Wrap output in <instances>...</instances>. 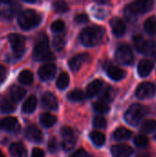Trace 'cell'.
<instances>
[{
	"label": "cell",
	"instance_id": "cell-15",
	"mask_svg": "<svg viewBox=\"0 0 156 157\" xmlns=\"http://www.w3.org/2000/svg\"><path fill=\"white\" fill-rule=\"evenodd\" d=\"M110 27L112 29L113 33L118 37L124 35V33L126 31L125 22L120 17H113L110 20Z\"/></svg>",
	"mask_w": 156,
	"mask_h": 157
},
{
	"label": "cell",
	"instance_id": "cell-40",
	"mask_svg": "<svg viewBox=\"0 0 156 157\" xmlns=\"http://www.w3.org/2000/svg\"><path fill=\"white\" fill-rule=\"evenodd\" d=\"M93 124L96 128L104 129L107 126V121L102 117H96L93 121Z\"/></svg>",
	"mask_w": 156,
	"mask_h": 157
},
{
	"label": "cell",
	"instance_id": "cell-7",
	"mask_svg": "<svg viewBox=\"0 0 156 157\" xmlns=\"http://www.w3.org/2000/svg\"><path fill=\"white\" fill-rule=\"evenodd\" d=\"M133 41L136 49L144 54H151L155 50V43L153 40H146L141 35H135L133 37Z\"/></svg>",
	"mask_w": 156,
	"mask_h": 157
},
{
	"label": "cell",
	"instance_id": "cell-8",
	"mask_svg": "<svg viewBox=\"0 0 156 157\" xmlns=\"http://www.w3.org/2000/svg\"><path fill=\"white\" fill-rule=\"evenodd\" d=\"M115 56H116V60L121 64H131L133 62L132 51L127 45H122L119 47Z\"/></svg>",
	"mask_w": 156,
	"mask_h": 157
},
{
	"label": "cell",
	"instance_id": "cell-13",
	"mask_svg": "<svg viewBox=\"0 0 156 157\" xmlns=\"http://www.w3.org/2000/svg\"><path fill=\"white\" fill-rule=\"evenodd\" d=\"M41 103H42L43 107L47 109L55 110L58 108V100H57L56 97L51 92L44 93V95L42 96V98H41Z\"/></svg>",
	"mask_w": 156,
	"mask_h": 157
},
{
	"label": "cell",
	"instance_id": "cell-26",
	"mask_svg": "<svg viewBox=\"0 0 156 157\" xmlns=\"http://www.w3.org/2000/svg\"><path fill=\"white\" fill-rule=\"evenodd\" d=\"M131 132L124 127H120L119 129H117L114 133H113V137L115 140L117 141H121V140H126L129 139L131 136Z\"/></svg>",
	"mask_w": 156,
	"mask_h": 157
},
{
	"label": "cell",
	"instance_id": "cell-44",
	"mask_svg": "<svg viewBox=\"0 0 156 157\" xmlns=\"http://www.w3.org/2000/svg\"><path fill=\"white\" fill-rule=\"evenodd\" d=\"M74 20L76 23H86L88 20V17L86 14H78L75 16Z\"/></svg>",
	"mask_w": 156,
	"mask_h": 157
},
{
	"label": "cell",
	"instance_id": "cell-37",
	"mask_svg": "<svg viewBox=\"0 0 156 157\" xmlns=\"http://www.w3.org/2000/svg\"><path fill=\"white\" fill-rule=\"evenodd\" d=\"M64 43H65V41H64L63 37H62V36H56L53 39V43L52 44H53V47H54V49L56 51H61V50L63 49Z\"/></svg>",
	"mask_w": 156,
	"mask_h": 157
},
{
	"label": "cell",
	"instance_id": "cell-14",
	"mask_svg": "<svg viewBox=\"0 0 156 157\" xmlns=\"http://www.w3.org/2000/svg\"><path fill=\"white\" fill-rule=\"evenodd\" d=\"M132 149L126 144L114 145L111 148V154L113 157H130L132 155Z\"/></svg>",
	"mask_w": 156,
	"mask_h": 157
},
{
	"label": "cell",
	"instance_id": "cell-29",
	"mask_svg": "<svg viewBox=\"0 0 156 157\" xmlns=\"http://www.w3.org/2000/svg\"><path fill=\"white\" fill-rule=\"evenodd\" d=\"M144 29L145 31L150 34L153 35L156 32V17H150L148 19H146V21L144 22Z\"/></svg>",
	"mask_w": 156,
	"mask_h": 157
},
{
	"label": "cell",
	"instance_id": "cell-27",
	"mask_svg": "<svg viewBox=\"0 0 156 157\" xmlns=\"http://www.w3.org/2000/svg\"><path fill=\"white\" fill-rule=\"evenodd\" d=\"M40 121L41 125H43L46 128H49V127H51L55 124L56 118L50 113H43L42 115H40Z\"/></svg>",
	"mask_w": 156,
	"mask_h": 157
},
{
	"label": "cell",
	"instance_id": "cell-46",
	"mask_svg": "<svg viewBox=\"0 0 156 157\" xmlns=\"http://www.w3.org/2000/svg\"><path fill=\"white\" fill-rule=\"evenodd\" d=\"M44 152L40 148H34L31 153V157H43Z\"/></svg>",
	"mask_w": 156,
	"mask_h": 157
},
{
	"label": "cell",
	"instance_id": "cell-30",
	"mask_svg": "<svg viewBox=\"0 0 156 157\" xmlns=\"http://www.w3.org/2000/svg\"><path fill=\"white\" fill-rule=\"evenodd\" d=\"M18 80L24 85H30L33 81V75L29 70H23L18 75Z\"/></svg>",
	"mask_w": 156,
	"mask_h": 157
},
{
	"label": "cell",
	"instance_id": "cell-16",
	"mask_svg": "<svg viewBox=\"0 0 156 157\" xmlns=\"http://www.w3.org/2000/svg\"><path fill=\"white\" fill-rule=\"evenodd\" d=\"M87 60H88V54L86 53L77 54L69 61V66L72 71H78Z\"/></svg>",
	"mask_w": 156,
	"mask_h": 157
},
{
	"label": "cell",
	"instance_id": "cell-6",
	"mask_svg": "<svg viewBox=\"0 0 156 157\" xmlns=\"http://www.w3.org/2000/svg\"><path fill=\"white\" fill-rule=\"evenodd\" d=\"M8 40L17 58H20L25 50V38L17 33H12L8 36Z\"/></svg>",
	"mask_w": 156,
	"mask_h": 157
},
{
	"label": "cell",
	"instance_id": "cell-36",
	"mask_svg": "<svg viewBox=\"0 0 156 157\" xmlns=\"http://www.w3.org/2000/svg\"><path fill=\"white\" fill-rule=\"evenodd\" d=\"M134 144L138 146V147H144L146 145H148L149 144V139L145 136V135H138L135 137L134 139Z\"/></svg>",
	"mask_w": 156,
	"mask_h": 157
},
{
	"label": "cell",
	"instance_id": "cell-25",
	"mask_svg": "<svg viewBox=\"0 0 156 157\" xmlns=\"http://www.w3.org/2000/svg\"><path fill=\"white\" fill-rule=\"evenodd\" d=\"M37 107V98L35 96H30L27 98L22 106V110L25 113H31Z\"/></svg>",
	"mask_w": 156,
	"mask_h": 157
},
{
	"label": "cell",
	"instance_id": "cell-34",
	"mask_svg": "<svg viewBox=\"0 0 156 157\" xmlns=\"http://www.w3.org/2000/svg\"><path fill=\"white\" fill-rule=\"evenodd\" d=\"M156 129V121L154 120H150L147 121L143 123L142 127V132L145 133H151Z\"/></svg>",
	"mask_w": 156,
	"mask_h": 157
},
{
	"label": "cell",
	"instance_id": "cell-32",
	"mask_svg": "<svg viewBox=\"0 0 156 157\" xmlns=\"http://www.w3.org/2000/svg\"><path fill=\"white\" fill-rule=\"evenodd\" d=\"M69 80H70V78H69L68 74L65 73V72L62 73L59 75V77L57 79V82H56L57 87L59 89H64V88H66L68 86V85H69Z\"/></svg>",
	"mask_w": 156,
	"mask_h": 157
},
{
	"label": "cell",
	"instance_id": "cell-21",
	"mask_svg": "<svg viewBox=\"0 0 156 157\" xmlns=\"http://www.w3.org/2000/svg\"><path fill=\"white\" fill-rule=\"evenodd\" d=\"M103 86V82L100 79H97L92 81L86 88V96L89 98L94 97L97 93H98Z\"/></svg>",
	"mask_w": 156,
	"mask_h": 157
},
{
	"label": "cell",
	"instance_id": "cell-19",
	"mask_svg": "<svg viewBox=\"0 0 156 157\" xmlns=\"http://www.w3.org/2000/svg\"><path fill=\"white\" fill-rule=\"evenodd\" d=\"M154 68V63L150 60H142L138 65V73L140 76L146 77Z\"/></svg>",
	"mask_w": 156,
	"mask_h": 157
},
{
	"label": "cell",
	"instance_id": "cell-49",
	"mask_svg": "<svg viewBox=\"0 0 156 157\" xmlns=\"http://www.w3.org/2000/svg\"><path fill=\"white\" fill-rule=\"evenodd\" d=\"M154 139L156 140V133H155V135H154Z\"/></svg>",
	"mask_w": 156,
	"mask_h": 157
},
{
	"label": "cell",
	"instance_id": "cell-10",
	"mask_svg": "<svg viewBox=\"0 0 156 157\" xmlns=\"http://www.w3.org/2000/svg\"><path fill=\"white\" fill-rule=\"evenodd\" d=\"M0 128L10 132H16L20 129V125L16 118L7 117L0 121Z\"/></svg>",
	"mask_w": 156,
	"mask_h": 157
},
{
	"label": "cell",
	"instance_id": "cell-33",
	"mask_svg": "<svg viewBox=\"0 0 156 157\" xmlns=\"http://www.w3.org/2000/svg\"><path fill=\"white\" fill-rule=\"evenodd\" d=\"M93 109L95 111L98 112V113H101V114H104V113H107L108 112L109 110V106L108 103H105V102H102V101H96L93 103Z\"/></svg>",
	"mask_w": 156,
	"mask_h": 157
},
{
	"label": "cell",
	"instance_id": "cell-5",
	"mask_svg": "<svg viewBox=\"0 0 156 157\" xmlns=\"http://www.w3.org/2000/svg\"><path fill=\"white\" fill-rule=\"evenodd\" d=\"M154 6V2L153 1H136L133 2L131 4H130L127 7H126V14L125 16L129 17V16H136L139 13H145L149 10L152 9Z\"/></svg>",
	"mask_w": 156,
	"mask_h": 157
},
{
	"label": "cell",
	"instance_id": "cell-2",
	"mask_svg": "<svg viewBox=\"0 0 156 157\" xmlns=\"http://www.w3.org/2000/svg\"><path fill=\"white\" fill-rule=\"evenodd\" d=\"M104 29L98 26L87 27L80 34V40L86 46H95L99 44L104 37Z\"/></svg>",
	"mask_w": 156,
	"mask_h": 157
},
{
	"label": "cell",
	"instance_id": "cell-35",
	"mask_svg": "<svg viewBox=\"0 0 156 157\" xmlns=\"http://www.w3.org/2000/svg\"><path fill=\"white\" fill-rule=\"evenodd\" d=\"M75 138L74 137H72V138H68V139H63V142L62 144V146L63 148L64 151H70L72 150L74 145H75Z\"/></svg>",
	"mask_w": 156,
	"mask_h": 157
},
{
	"label": "cell",
	"instance_id": "cell-20",
	"mask_svg": "<svg viewBox=\"0 0 156 157\" xmlns=\"http://www.w3.org/2000/svg\"><path fill=\"white\" fill-rule=\"evenodd\" d=\"M108 76L115 80V81H119V80H121L122 78L125 77V71L122 70L121 68L118 67V66H114V65H111L108 68Z\"/></svg>",
	"mask_w": 156,
	"mask_h": 157
},
{
	"label": "cell",
	"instance_id": "cell-22",
	"mask_svg": "<svg viewBox=\"0 0 156 157\" xmlns=\"http://www.w3.org/2000/svg\"><path fill=\"white\" fill-rule=\"evenodd\" d=\"M10 155L14 157H25L26 156V149L21 143H14L9 147Z\"/></svg>",
	"mask_w": 156,
	"mask_h": 157
},
{
	"label": "cell",
	"instance_id": "cell-48",
	"mask_svg": "<svg viewBox=\"0 0 156 157\" xmlns=\"http://www.w3.org/2000/svg\"><path fill=\"white\" fill-rule=\"evenodd\" d=\"M0 157H5V155L3 154V152L0 150Z\"/></svg>",
	"mask_w": 156,
	"mask_h": 157
},
{
	"label": "cell",
	"instance_id": "cell-4",
	"mask_svg": "<svg viewBox=\"0 0 156 157\" xmlns=\"http://www.w3.org/2000/svg\"><path fill=\"white\" fill-rule=\"evenodd\" d=\"M148 109L141 104H134L125 113V121L131 126H136L147 113Z\"/></svg>",
	"mask_w": 156,
	"mask_h": 157
},
{
	"label": "cell",
	"instance_id": "cell-31",
	"mask_svg": "<svg viewBox=\"0 0 156 157\" xmlns=\"http://www.w3.org/2000/svg\"><path fill=\"white\" fill-rule=\"evenodd\" d=\"M67 98L68 99H70L71 101H82L85 99L86 95L85 93L80 90V89H75V90H72L67 94Z\"/></svg>",
	"mask_w": 156,
	"mask_h": 157
},
{
	"label": "cell",
	"instance_id": "cell-45",
	"mask_svg": "<svg viewBox=\"0 0 156 157\" xmlns=\"http://www.w3.org/2000/svg\"><path fill=\"white\" fill-rule=\"evenodd\" d=\"M6 74H7L6 68L0 64V85L5 81V79L6 77Z\"/></svg>",
	"mask_w": 156,
	"mask_h": 157
},
{
	"label": "cell",
	"instance_id": "cell-11",
	"mask_svg": "<svg viewBox=\"0 0 156 157\" xmlns=\"http://www.w3.org/2000/svg\"><path fill=\"white\" fill-rule=\"evenodd\" d=\"M56 74V66L52 63H45L39 69V76L41 80L47 81L51 79Z\"/></svg>",
	"mask_w": 156,
	"mask_h": 157
},
{
	"label": "cell",
	"instance_id": "cell-12",
	"mask_svg": "<svg viewBox=\"0 0 156 157\" xmlns=\"http://www.w3.org/2000/svg\"><path fill=\"white\" fill-rule=\"evenodd\" d=\"M25 135L28 140L34 143H40L43 139L41 131L36 125H29L26 130Z\"/></svg>",
	"mask_w": 156,
	"mask_h": 157
},
{
	"label": "cell",
	"instance_id": "cell-9",
	"mask_svg": "<svg viewBox=\"0 0 156 157\" xmlns=\"http://www.w3.org/2000/svg\"><path fill=\"white\" fill-rule=\"evenodd\" d=\"M156 92V86L153 83H149V82H144L143 84H141L137 90H136V96L139 98H150L152 97H154V95Z\"/></svg>",
	"mask_w": 156,
	"mask_h": 157
},
{
	"label": "cell",
	"instance_id": "cell-38",
	"mask_svg": "<svg viewBox=\"0 0 156 157\" xmlns=\"http://www.w3.org/2000/svg\"><path fill=\"white\" fill-rule=\"evenodd\" d=\"M65 25H64V22L61 19H58V20H55L54 22H52V24L51 25V29L52 31L54 32H60L62 31L63 29H64Z\"/></svg>",
	"mask_w": 156,
	"mask_h": 157
},
{
	"label": "cell",
	"instance_id": "cell-28",
	"mask_svg": "<svg viewBox=\"0 0 156 157\" xmlns=\"http://www.w3.org/2000/svg\"><path fill=\"white\" fill-rule=\"evenodd\" d=\"M90 138L94 143V144H96L97 146H102L106 142V136L102 132L97 131L92 132L90 133Z\"/></svg>",
	"mask_w": 156,
	"mask_h": 157
},
{
	"label": "cell",
	"instance_id": "cell-41",
	"mask_svg": "<svg viewBox=\"0 0 156 157\" xmlns=\"http://www.w3.org/2000/svg\"><path fill=\"white\" fill-rule=\"evenodd\" d=\"M61 133H62V136L63 137V139H68V138L74 137L73 130L70 127H67V126H63L61 129Z\"/></svg>",
	"mask_w": 156,
	"mask_h": 157
},
{
	"label": "cell",
	"instance_id": "cell-42",
	"mask_svg": "<svg viewBox=\"0 0 156 157\" xmlns=\"http://www.w3.org/2000/svg\"><path fill=\"white\" fill-rule=\"evenodd\" d=\"M48 149L51 153H54L58 149V144L56 141V138H51L48 144Z\"/></svg>",
	"mask_w": 156,
	"mask_h": 157
},
{
	"label": "cell",
	"instance_id": "cell-39",
	"mask_svg": "<svg viewBox=\"0 0 156 157\" xmlns=\"http://www.w3.org/2000/svg\"><path fill=\"white\" fill-rule=\"evenodd\" d=\"M53 7H54L55 11H57V12H66L69 9L68 5L65 2H63V1L55 2L53 4Z\"/></svg>",
	"mask_w": 156,
	"mask_h": 157
},
{
	"label": "cell",
	"instance_id": "cell-47",
	"mask_svg": "<svg viewBox=\"0 0 156 157\" xmlns=\"http://www.w3.org/2000/svg\"><path fill=\"white\" fill-rule=\"evenodd\" d=\"M136 157H150L148 155H138Z\"/></svg>",
	"mask_w": 156,
	"mask_h": 157
},
{
	"label": "cell",
	"instance_id": "cell-1",
	"mask_svg": "<svg viewBox=\"0 0 156 157\" xmlns=\"http://www.w3.org/2000/svg\"><path fill=\"white\" fill-rule=\"evenodd\" d=\"M33 58L36 61H50L54 59L53 53L49 50V39L45 33H40L37 39L33 50Z\"/></svg>",
	"mask_w": 156,
	"mask_h": 157
},
{
	"label": "cell",
	"instance_id": "cell-23",
	"mask_svg": "<svg viewBox=\"0 0 156 157\" xmlns=\"http://www.w3.org/2000/svg\"><path fill=\"white\" fill-rule=\"evenodd\" d=\"M16 109V103L14 100L7 98H3L0 100V111L3 113H9L12 112Z\"/></svg>",
	"mask_w": 156,
	"mask_h": 157
},
{
	"label": "cell",
	"instance_id": "cell-24",
	"mask_svg": "<svg viewBox=\"0 0 156 157\" xmlns=\"http://www.w3.org/2000/svg\"><path fill=\"white\" fill-rule=\"evenodd\" d=\"M9 94H10V98L11 99H13L14 101H18L20 100L26 94V91L24 88L18 86H12L10 87V90H9Z\"/></svg>",
	"mask_w": 156,
	"mask_h": 157
},
{
	"label": "cell",
	"instance_id": "cell-43",
	"mask_svg": "<svg viewBox=\"0 0 156 157\" xmlns=\"http://www.w3.org/2000/svg\"><path fill=\"white\" fill-rule=\"evenodd\" d=\"M69 157H90L88 153L86 151H85L84 149H78L76 150L74 153H73L72 155H70Z\"/></svg>",
	"mask_w": 156,
	"mask_h": 157
},
{
	"label": "cell",
	"instance_id": "cell-3",
	"mask_svg": "<svg viewBox=\"0 0 156 157\" xmlns=\"http://www.w3.org/2000/svg\"><path fill=\"white\" fill-rule=\"evenodd\" d=\"M41 20V17L34 10L27 9L19 13L18 24L23 29H30L37 27Z\"/></svg>",
	"mask_w": 156,
	"mask_h": 157
},
{
	"label": "cell",
	"instance_id": "cell-17",
	"mask_svg": "<svg viewBox=\"0 0 156 157\" xmlns=\"http://www.w3.org/2000/svg\"><path fill=\"white\" fill-rule=\"evenodd\" d=\"M8 3V2H7ZM19 9V6L16 3H8V6L4 8L0 12V17L2 19H11L17 13Z\"/></svg>",
	"mask_w": 156,
	"mask_h": 157
},
{
	"label": "cell",
	"instance_id": "cell-18",
	"mask_svg": "<svg viewBox=\"0 0 156 157\" xmlns=\"http://www.w3.org/2000/svg\"><path fill=\"white\" fill-rule=\"evenodd\" d=\"M114 98H115V91L109 86H107L106 87L101 88V90L99 91V94H98L99 101L108 103V102L112 101L114 99Z\"/></svg>",
	"mask_w": 156,
	"mask_h": 157
}]
</instances>
